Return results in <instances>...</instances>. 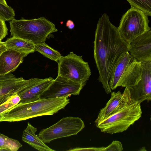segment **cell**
<instances>
[{"label": "cell", "instance_id": "4dcf8cb0", "mask_svg": "<svg viewBox=\"0 0 151 151\" xmlns=\"http://www.w3.org/2000/svg\"><path fill=\"white\" fill-rule=\"evenodd\" d=\"M139 151H146V149L145 147H143L140 149Z\"/></svg>", "mask_w": 151, "mask_h": 151}, {"label": "cell", "instance_id": "3957f363", "mask_svg": "<svg viewBox=\"0 0 151 151\" xmlns=\"http://www.w3.org/2000/svg\"><path fill=\"white\" fill-rule=\"evenodd\" d=\"M12 37L20 38L35 45L45 42L49 35L58 31L55 25L44 17L37 19L17 20L9 22Z\"/></svg>", "mask_w": 151, "mask_h": 151}, {"label": "cell", "instance_id": "30bf717a", "mask_svg": "<svg viewBox=\"0 0 151 151\" xmlns=\"http://www.w3.org/2000/svg\"><path fill=\"white\" fill-rule=\"evenodd\" d=\"M132 100L129 89L126 87L124 92H111V97L104 107L101 109L94 121L96 125L122 108Z\"/></svg>", "mask_w": 151, "mask_h": 151}, {"label": "cell", "instance_id": "2e32d148", "mask_svg": "<svg viewBox=\"0 0 151 151\" xmlns=\"http://www.w3.org/2000/svg\"><path fill=\"white\" fill-rule=\"evenodd\" d=\"M37 129L28 122L26 128L23 131L22 139L35 149L40 151H54L47 145L35 134Z\"/></svg>", "mask_w": 151, "mask_h": 151}, {"label": "cell", "instance_id": "ac0fdd59", "mask_svg": "<svg viewBox=\"0 0 151 151\" xmlns=\"http://www.w3.org/2000/svg\"><path fill=\"white\" fill-rule=\"evenodd\" d=\"M3 43L7 49L12 50L29 54L35 51L34 44L20 38L12 37L8 38Z\"/></svg>", "mask_w": 151, "mask_h": 151}, {"label": "cell", "instance_id": "6da1fadb", "mask_svg": "<svg viewBox=\"0 0 151 151\" xmlns=\"http://www.w3.org/2000/svg\"><path fill=\"white\" fill-rule=\"evenodd\" d=\"M94 57L99 76L98 80L106 93L111 92L109 82L111 71L126 52L129 45L121 37L118 27L113 24L107 14L99 19L94 41Z\"/></svg>", "mask_w": 151, "mask_h": 151}, {"label": "cell", "instance_id": "8992f818", "mask_svg": "<svg viewBox=\"0 0 151 151\" xmlns=\"http://www.w3.org/2000/svg\"><path fill=\"white\" fill-rule=\"evenodd\" d=\"M82 57L73 52L66 56H62L57 62L58 76L85 85L91 72L88 63Z\"/></svg>", "mask_w": 151, "mask_h": 151}, {"label": "cell", "instance_id": "1f68e13d", "mask_svg": "<svg viewBox=\"0 0 151 151\" xmlns=\"http://www.w3.org/2000/svg\"></svg>", "mask_w": 151, "mask_h": 151}, {"label": "cell", "instance_id": "f546056e", "mask_svg": "<svg viewBox=\"0 0 151 151\" xmlns=\"http://www.w3.org/2000/svg\"><path fill=\"white\" fill-rule=\"evenodd\" d=\"M0 3L4 4L5 5L8 6L6 0H0Z\"/></svg>", "mask_w": 151, "mask_h": 151}, {"label": "cell", "instance_id": "484cf974", "mask_svg": "<svg viewBox=\"0 0 151 151\" xmlns=\"http://www.w3.org/2000/svg\"><path fill=\"white\" fill-rule=\"evenodd\" d=\"M104 147H90L86 148L77 147L69 149L68 151H101Z\"/></svg>", "mask_w": 151, "mask_h": 151}, {"label": "cell", "instance_id": "9c48e42d", "mask_svg": "<svg viewBox=\"0 0 151 151\" xmlns=\"http://www.w3.org/2000/svg\"><path fill=\"white\" fill-rule=\"evenodd\" d=\"M141 63L142 67L141 79L136 85L129 88L132 100L140 103L151 100V61Z\"/></svg>", "mask_w": 151, "mask_h": 151}, {"label": "cell", "instance_id": "ba28073f", "mask_svg": "<svg viewBox=\"0 0 151 151\" xmlns=\"http://www.w3.org/2000/svg\"><path fill=\"white\" fill-rule=\"evenodd\" d=\"M85 85L73 82L60 76L57 78L40 95L39 99L78 95Z\"/></svg>", "mask_w": 151, "mask_h": 151}, {"label": "cell", "instance_id": "7a4b0ae2", "mask_svg": "<svg viewBox=\"0 0 151 151\" xmlns=\"http://www.w3.org/2000/svg\"><path fill=\"white\" fill-rule=\"evenodd\" d=\"M68 97L39 99L19 103L0 114V122H18L37 117L53 115L64 109L69 103Z\"/></svg>", "mask_w": 151, "mask_h": 151}, {"label": "cell", "instance_id": "7c38bea8", "mask_svg": "<svg viewBox=\"0 0 151 151\" xmlns=\"http://www.w3.org/2000/svg\"><path fill=\"white\" fill-rule=\"evenodd\" d=\"M29 54L11 49L4 51L0 55V76L14 71Z\"/></svg>", "mask_w": 151, "mask_h": 151}, {"label": "cell", "instance_id": "4fadbf2b", "mask_svg": "<svg viewBox=\"0 0 151 151\" xmlns=\"http://www.w3.org/2000/svg\"><path fill=\"white\" fill-rule=\"evenodd\" d=\"M142 67L141 62L134 58L127 66L119 79L117 86L130 88L136 85L141 80Z\"/></svg>", "mask_w": 151, "mask_h": 151}, {"label": "cell", "instance_id": "4316f807", "mask_svg": "<svg viewBox=\"0 0 151 151\" xmlns=\"http://www.w3.org/2000/svg\"><path fill=\"white\" fill-rule=\"evenodd\" d=\"M15 94H17L13 93H9L0 96V105L2 104L6 101L11 96Z\"/></svg>", "mask_w": 151, "mask_h": 151}, {"label": "cell", "instance_id": "83f0119b", "mask_svg": "<svg viewBox=\"0 0 151 151\" xmlns=\"http://www.w3.org/2000/svg\"><path fill=\"white\" fill-rule=\"evenodd\" d=\"M66 26L70 29H73L75 26V25L73 22L69 20L67 21L66 23Z\"/></svg>", "mask_w": 151, "mask_h": 151}, {"label": "cell", "instance_id": "5bb4252c", "mask_svg": "<svg viewBox=\"0 0 151 151\" xmlns=\"http://www.w3.org/2000/svg\"><path fill=\"white\" fill-rule=\"evenodd\" d=\"M54 79L50 77L40 80L19 92L17 94L20 98L19 103H27L39 99L40 95L52 83Z\"/></svg>", "mask_w": 151, "mask_h": 151}, {"label": "cell", "instance_id": "5b68a950", "mask_svg": "<svg viewBox=\"0 0 151 151\" xmlns=\"http://www.w3.org/2000/svg\"><path fill=\"white\" fill-rule=\"evenodd\" d=\"M148 16L138 9L131 7L122 16L118 27L122 39L129 44L135 38L151 30Z\"/></svg>", "mask_w": 151, "mask_h": 151}, {"label": "cell", "instance_id": "277c9868", "mask_svg": "<svg viewBox=\"0 0 151 151\" xmlns=\"http://www.w3.org/2000/svg\"><path fill=\"white\" fill-rule=\"evenodd\" d=\"M142 113L141 103L132 100L96 126L104 133L111 134L121 133L139 119Z\"/></svg>", "mask_w": 151, "mask_h": 151}, {"label": "cell", "instance_id": "9a60e30c", "mask_svg": "<svg viewBox=\"0 0 151 151\" xmlns=\"http://www.w3.org/2000/svg\"><path fill=\"white\" fill-rule=\"evenodd\" d=\"M39 79L35 78L26 80L22 77H15L0 80V96L9 93L17 94Z\"/></svg>", "mask_w": 151, "mask_h": 151}, {"label": "cell", "instance_id": "cb8c5ba5", "mask_svg": "<svg viewBox=\"0 0 151 151\" xmlns=\"http://www.w3.org/2000/svg\"><path fill=\"white\" fill-rule=\"evenodd\" d=\"M123 150L121 142L119 141L114 140L107 147H104L101 151H122Z\"/></svg>", "mask_w": 151, "mask_h": 151}, {"label": "cell", "instance_id": "52a82bcc", "mask_svg": "<svg viewBox=\"0 0 151 151\" xmlns=\"http://www.w3.org/2000/svg\"><path fill=\"white\" fill-rule=\"evenodd\" d=\"M85 127L84 122L79 117L68 116L42 130L37 136L44 143L60 138L76 135Z\"/></svg>", "mask_w": 151, "mask_h": 151}, {"label": "cell", "instance_id": "f1b7e54d", "mask_svg": "<svg viewBox=\"0 0 151 151\" xmlns=\"http://www.w3.org/2000/svg\"><path fill=\"white\" fill-rule=\"evenodd\" d=\"M7 49L4 44L3 42H0V55L4 51L7 50Z\"/></svg>", "mask_w": 151, "mask_h": 151}, {"label": "cell", "instance_id": "ffe728a7", "mask_svg": "<svg viewBox=\"0 0 151 151\" xmlns=\"http://www.w3.org/2000/svg\"><path fill=\"white\" fill-rule=\"evenodd\" d=\"M22 146L18 141L0 133V151H17Z\"/></svg>", "mask_w": 151, "mask_h": 151}, {"label": "cell", "instance_id": "e0dca14e", "mask_svg": "<svg viewBox=\"0 0 151 151\" xmlns=\"http://www.w3.org/2000/svg\"><path fill=\"white\" fill-rule=\"evenodd\" d=\"M134 58L127 52L122 57L115 65L111 71L109 82L111 90H114L117 87L118 83L124 71Z\"/></svg>", "mask_w": 151, "mask_h": 151}, {"label": "cell", "instance_id": "d4e9b609", "mask_svg": "<svg viewBox=\"0 0 151 151\" xmlns=\"http://www.w3.org/2000/svg\"><path fill=\"white\" fill-rule=\"evenodd\" d=\"M8 30L5 21L0 18V42L8 34Z\"/></svg>", "mask_w": 151, "mask_h": 151}, {"label": "cell", "instance_id": "44dd1931", "mask_svg": "<svg viewBox=\"0 0 151 151\" xmlns=\"http://www.w3.org/2000/svg\"><path fill=\"white\" fill-rule=\"evenodd\" d=\"M131 7L140 9L148 16L151 15V0H127Z\"/></svg>", "mask_w": 151, "mask_h": 151}, {"label": "cell", "instance_id": "603a6c76", "mask_svg": "<svg viewBox=\"0 0 151 151\" xmlns=\"http://www.w3.org/2000/svg\"><path fill=\"white\" fill-rule=\"evenodd\" d=\"M21 98L17 94L12 95L5 102L0 105V114L18 104Z\"/></svg>", "mask_w": 151, "mask_h": 151}, {"label": "cell", "instance_id": "8fae6325", "mask_svg": "<svg viewBox=\"0 0 151 151\" xmlns=\"http://www.w3.org/2000/svg\"><path fill=\"white\" fill-rule=\"evenodd\" d=\"M129 53L137 61H151V30L141 35L129 44Z\"/></svg>", "mask_w": 151, "mask_h": 151}, {"label": "cell", "instance_id": "d6986e66", "mask_svg": "<svg viewBox=\"0 0 151 151\" xmlns=\"http://www.w3.org/2000/svg\"><path fill=\"white\" fill-rule=\"evenodd\" d=\"M35 50L57 63L62 56L58 51L50 47L45 42L35 44Z\"/></svg>", "mask_w": 151, "mask_h": 151}, {"label": "cell", "instance_id": "7402d4cb", "mask_svg": "<svg viewBox=\"0 0 151 151\" xmlns=\"http://www.w3.org/2000/svg\"><path fill=\"white\" fill-rule=\"evenodd\" d=\"M15 12L13 8L0 3V18L9 21L14 18Z\"/></svg>", "mask_w": 151, "mask_h": 151}]
</instances>
